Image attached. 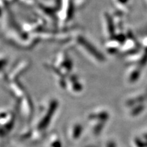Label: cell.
Masks as SVG:
<instances>
[{"mask_svg": "<svg viewBox=\"0 0 147 147\" xmlns=\"http://www.w3.org/2000/svg\"><path fill=\"white\" fill-rule=\"evenodd\" d=\"M117 2L118 3V4H127V3L128 2V0H116Z\"/></svg>", "mask_w": 147, "mask_h": 147, "instance_id": "cell-1", "label": "cell"}]
</instances>
